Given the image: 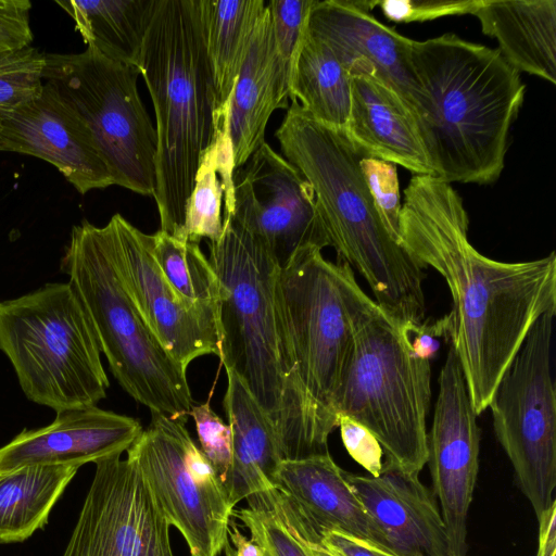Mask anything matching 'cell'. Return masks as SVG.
Listing matches in <instances>:
<instances>
[{"label": "cell", "mask_w": 556, "mask_h": 556, "mask_svg": "<svg viewBox=\"0 0 556 556\" xmlns=\"http://www.w3.org/2000/svg\"><path fill=\"white\" fill-rule=\"evenodd\" d=\"M170 527L190 556H218L228 543L232 506L228 491L187 429V416L151 413L128 448Z\"/></svg>", "instance_id": "cell-12"}, {"label": "cell", "mask_w": 556, "mask_h": 556, "mask_svg": "<svg viewBox=\"0 0 556 556\" xmlns=\"http://www.w3.org/2000/svg\"><path fill=\"white\" fill-rule=\"evenodd\" d=\"M208 260L218 282L219 358L267 416L283 459L326 454L328 435L301 384L279 293L280 266L232 215Z\"/></svg>", "instance_id": "cell-2"}, {"label": "cell", "mask_w": 556, "mask_h": 556, "mask_svg": "<svg viewBox=\"0 0 556 556\" xmlns=\"http://www.w3.org/2000/svg\"><path fill=\"white\" fill-rule=\"evenodd\" d=\"M289 99L318 122L344 130L351 74L334 52L304 28L290 63Z\"/></svg>", "instance_id": "cell-27"}, {"label": "cell", "mask_w": 556, "mask_h": 556, "mask_svg": "<svg viewBox=\"0 0 556 556\" xmlns=\"http://www.w3.org/2000/svg\"><path fill=\"white\" fill-rule=\"evenodd\" d=\"M232 181V215L280 267L302 248L330 247L312 186L267 142L233 170Z\"/></svg>", "instance_id": "cell-14"}, {"label": "cell", "mask_w": 556, "mask_h": 556, "mask_svg": "<svg viewBox=\"0 0 556 556\" xmlns=\"http://www.w3.org/2000/svg\"><path fill=\"white\" fill-rule=\"evenodd\" d=\"M279 293L301 384L329 437L338 427L333 397L371 299L350 265L326 260L316 247L298 250L280 267Z\"/></svg>", "instance_id": "cell-9"}, {"label": "cell", "mask_w": 556, "mask_h": 556, "mask_svg": "<svg viewBox=\"0 0 556 556\" xmlns=\"http://www.w3.org/2000/svg\"><path fill=\"white\" fill-rule=\"evenodd\" d=\"M427 445L432 492L446 529L450 556H466L468 515L479 471L480 432L452 346L440 371Z\"/></svg>", "instance_id": "cell-15"}, {"label": "cell", "mask_w": 556, "mask_h": 556, "mask_svg": "<svg viewBox=\"0 0 556 556\" xmlns=\"http://www.w3.org/2000/svg\"><path fill=\"white\" fill-rule=\"evenodd\" d=\"M30 9L28 0H0V52L31 45Z\"/></svg>", "instance_id": "cell-40"}, {"label": "cell", "mask_w": 556, "mask_h": 556, "mask_svg": "<svg viewBox=\"0 0 556 556\" xmlns=\"http://www.w3.org/2000/svg\"><path fill=\"white\" fill-rule=\"evenodd\" d=\"M536 519L539 536L535 556H556V502Z\"/></svg>", "instance_id": "cell-42"}, {"label": "cell", "mask_w": 556, "mask_h": 556, "mask_svg": "<svg viewBox=\"0 0 556 556\" xmlns=\"http://www.w3.org/2000/svg\"><path fill=\"white\" fill-rule=\"evenodd\" d=\"M137 66L87 47L46 54L43 81L79 115L104 159L114 185L154 195L157 136L138 92Z\"/></svg>", "instance_id": "cell-10"}, {"label": "cell", "mask_w": 556, "mask_h": 556, "mask_svg": "<svg viewBox=\"0 0 556 556\" xmlns=\"http://www.w3.org/2000/svg\"><path fill=\"white\" fill-rule=\"evenodd\" d=\"M399 226L400 243L450 290L448 341L479 416L532 326L556 309V255L518 263L482 255L468 240L462 198L433 175L412 176Z\"/></svg>", "instance_id": "cell-1"}, {"label": "cell", "mask_w": 556, "mask_h": 556, "mask_svg": "<svg viewBox=\"0 0 556 556\" xmlns=\"http://www.w3.org/2000/svg\"><path fill=\"white\" fill-rule=\"evenodd\" d=\"M248 507L232 513L250 531L264 556H312L305 543L281 519L265 492L247 498Z\"/></svg>", "instance_id": "cell-32"}, {"label": "cell", "mask_w": 556, "mask_h": 556, "mask_svg": "<svg viewBox=\"0 0 556 556\" xmlns=\"http://www.w3.org/2000/svg\"><path fill=\"white\" fill-rule=\"evenodd\" d=\"M138 67L155 112L160 230L181 239L200 161L218 130L201 0H156Z\"/></svg>", "instance_id": "cell-5"}, {"label": "cell", "mask_w": 556, "mask_h": 556, "mask_svg": "<svg viewBox=\"0 0 556 556\" xmlns=\"http://www.w3.org/2000/svg\"><path fill=\"white\" fill-rule=\"evenodd\" d=\"M285 159L312 186L330 247L356 268L376 303L396 324L424 320V268L386 226L342 129L327 126L292 101L275 134Z\"/></svg>", "instance_id": "cell-3"}, {"label": "cell", "mask_w": 556, "mask_h": 556, "mask_svg": "<svg viewBox=\"0 0 556 556\" xmlns=\"http://www.w3.org/2000/svg\"><path fill=\"white\" fill-rule=\"evenodd\" d=\"M108 224L119 274L166 352L186 371L198 357L219 356L216 315L189 305L175 292L153 256L151 235L121 214H114Z\"/></svg>", "instance_id": "cell-16"}, {"label": "cell", "mask_w": 556, "mask_h": 556, "mask_svg": "<svg viewBox=\"0 0 556 556\" xmlns=\"http://www.w3.org/2000/svg\"><path fill=\"white\" fill-rule=\"evenodd\" d=\"M77 470L61 465L0 470V543L23 542L43 528Z\"/></svg>", "instance_id": "cell-29"}, {"label": "cell", "mask_w": 556, "mask_h": 556, "mask_svg": "<svg viewBox=\"0 0 556 556\" xmlns=\"http://www.w3.org/2000/svg\"><path fill=\"white\" fill-rule=\"evenodd\" d=\"M430 362L417 357L401 326L371 299L362 312L333 410L367 428L384 463L419 475L427 464Z\"/></svg>", "instance_id": "cell-7"}, {"label": "cell", "mask_w": 556, "mask_h": 556, "mask_svg": "<svg viewBox=\"0 0 556 556\" xmlns=\"http://www.w3.org/2000/svg\"><path fill=\"white\" fill-rule=\"evenodd\" d=\"M189 415L195 425L200 450L227 489L233 462L232 431L229 424L213 410L208 401L193 405Z\"/></svg>", "instance_id": "cell-34"}, {"label": "cell", "mask_w": 556, "mask_h": 556, "mask_svg": "<svg viewBox=\"0 0 556 556\" xmlns=\"http://www.w3.org/2000/svg\"><path fill=\"white\" fill-rule=\"evenodd\" d=\"M226 374L223 405L232 431L233 448L227 490L235 507L242 500L275 489L273 477L283 456L261 406L233 372L226 370Z\"/></svg>", "instance_id": "cell-25"}, {"label": "cell", "mask_w": 556, "mask_h": 556, "mask_svg": "<svg viewBox=\"0 0 556 556\" xmlns=\"http://www.w3.org/2000/svg\"><path fill=\"white\" fill-rule=\"evenodd\" d=\"M0 350L25 395L56 413L94 406L106 395L101 350L70 282L0 302Z\"/></svg>", "instance_id": "cell-8"}, {"label": "cell", "mask_w": 556, "mask_h": 556, "mask_svg": "<svg viewBox=\"0 0 556 556\" xmlns=\"http://www.w3.org/2000/svg\"><path fill=\"white\" fill-rule=\"evenodd\" d=\"M228 540L224 548L226 556H264L262 547L251 538L248 539L233 520L230 521Z\"/></svg>", "instance_id": "cell-43"}, {"label": "cell", "mask_w": 556, "mask_h": 556, "mask_svg": "<svg viewBox=\"0 0 556 556\" xmlns=\"http://www.w3.org/2000/svg\"><path fill=\"white\" fill-rule=\"evenodd\" d=\"M288 77L289 71L276 49L266 4L229 101L227 129L235 170L265 142L273 112L289 108Z\"/></svg>", "instance_id": "cell-23"}, {"label": "cell", "mask_w": 556, "mask_h": 556, "mask_svg": "<svg viewBox=\"0 0 556 556\" xmlns=\"http://www.w3.org/2000/svg\"><path fill=\"white\" fill-rule=\"evenodd\" d=\"M343 445L350 456L367 470L368 475L377 477L383 469V451L374 434L361 424L346 416H338Z\"/></svg>", "instance_id": "cell-39"}, {"label": "cell", "mask_w": 556, "mask_h": 556, "mask_svg": "<svg viewBox=\"0 0 556 556\" xmlns=\"http://www.w3.org/2000/svg\"><path fill=\"white\" fill-rule=\"evenodd\" d=\"M379 2L315 0L305 29L326 43L350 74L368 73L388 85L407 104L417 122L427 98L412 62L414 40L369 13Z\"/></svg>", "instance_id": "cell-17"}, {"label": "cell", "mask_w": 556, "mask_h": 556, "mask_svg": "<svg viewBox=\"0 0 556 556\" xmlns=\"http://www.w3.org/2000/svg\"><path fill=\"white\" fill-rule=\"evenodd\" d=\"M170 525L136 459L101 460L62 556H175Z\"/></svg>", "instance_id": "cell-13"}, {"label": "cell", "mask_w": 556, "mask_h": 556, "mask_svg": "<svg viewBox=\"0 0 556 556\" xmlns=\"http://www.w3.org/2000/svg\"><path fill=\"white\" fill-rule=\"evenodd\" d=\"M0 151L51 163L81 194L114 185L89 128L46 81L35 100L0 110Z\"/></svg>", "instance_id": "cell-18"}, {"label": "cell", "mask_w": 556, "mask_h": 556, "mask_svg": "<svg viewBox=\"0 0 556 556\" xmlns=\"http://www.w3.org/2000/svg\"><path fill=\"white\" fill-rule=\"evenodd\" d=\"M345 478L389 547L400 556H450L440 507L419 475L383 462L377 477L345 471Z\"/></svg>", "instance_id": "cell-20"}, {"label": "cell", "mask_w": 556, "mask_h": 556, "mask_svg": "<svg viewBox=\"0 0 556 556\" xmlns=\"http://www.w3.org/2000/svg\"><path fill=\"white\" fill-rule=\"evenodd\" d=\"M201 3L216 122L220 127L227 121L229 101L266 3L264 0H201Z\"/></svg>", "instance_id": "cell-26"}, {"label": "cell", "mask_w": 556, "mask_h": 556, "mask_svg": "<svg viewBox=\"0 0 556 556\" xmlns=\"http://www.w3.org/2000/svg\"><path fill=\"white\" fill-rule=\"evenodd\" d=\"M233 162L227 123L203 154L187 202L182 240L216 242L224 229V216L233 212Z\"/></svg>", "instance_id": "cell-30"}, {"label": "cell", "mask_w": 556, "mask_h": 556, "mask_svg": "<svg viewBox=\"0 0 556 556\" xmlns=\"http://www.w3.org/2000/svg\"><path fill=\"white\" fill-rule=\"evenodd\" d=\"M142 431L138 419L97 405L59 412L52 424L24 430L0 447V470L97 464L127 452Z\"/></svg>", "instance_id": "cell-19"}, {"label": "cell", "mask_w": 556, "mask_h": 556, "mask_svg": "<svg viewBox=\"0 0 556 556\" xmlns=\"http://www.w3.org/2000/svg\"><path fill=\"white\" fill-rule=\"evenodd\" d=\"M273 484L314 532L337 531L390 548L329 453L282 459Z\"/></svg>", "instance_id": "cell-21"}, {"label": "cell", "mask_w": 556, "mask_h": 556, "mask_svg": "<svg viewBox=\"0 0 556 556\" xmlns=\"http://www.w3.org/2000/svg\"><path fill=\"white\" fill-rule=\"evenodd\" d=\"M481 0H386L379 7L393 22H425L451 15L472 14Z\"/></svg>", "instance_id": "cell-37"}, {"label": "cell", "mask_w": 556, "mask_h": 556, "mask_svg": "<svg viewBox=\"0 0 556 556\" xmlns=\"http://www.w3.org/2000/svg\"><path fill=\"white\" fill-rule=\"evenodd\" d=\"M472 14L517 72L556 84V0H481Z\"/></svg>", "instance_id": "cell-24"}, {"label": "cell", "mask_w": 556, "mask_h": 556, "mask_svg": "<svg viewBox=\"0 0 556 556\" xmlns=\"http://www.w3.org/2000/svg\"><path fill=\"white\" fill-rule=\"evenodd\" d=\"M413 353L430 362L439 351L440 340H448L450 320L447 314L435 320H422L418 324L400 325Z\"/></svg>", "instance_id": "cell-41"}, {"label": "cell", "mask_w": 556, "mask_h": 556, "mask_svg": "<svg viewBox=\"0 0 556 556\" xmlns=\"http://www.w3.org/2000/svg\"><path fill=\"white\" fill-rule=\"evenodd\" d=\"M555 313H545L532 326L488 406L497 441L536 518L556 502V391L551 371Z\"/></svg>", "instance_id": "cell-11"}, {"label": "cell", "mask_w": 556, "mask_h": 556, "mask_svg": "<svg viewBox=\"0 0 556 556\" xmlns=\"http://www.w3.org/2000/svg\"><path fill=\"white\" fill-rule=\"evenodd\" d=\"M314 1L270 0L266 3L270 14L276 49L288 71Z\"/></svg>", "instance_id": "cell-36"}, {"label": "cell", "mask_w": 556, "mask_h": 556, "mask_svg": "<svg viewBox=\"0 0 556 556\" xmlns=\"http://www.w3.org/2000/svg\"><path fill=\"white\" fill-rule=\"evenodd\" d=\"M415 75L427 98L417 128L433 176L486 185L505 163L525 84L498 49L444 34L413 41Z\"/></svg>", "instance_id": "cell-4"}, {"label": "cell", "mask_w": 556, "mask_h": 556, "mask_svg": "<svg viewBox=\"0 0 556 556\" xmlns=\"http://www.w3.org/2000/svg\"><path fill=\"white\" fill-rule=\"evenodd\" d=\"M295 534L312 556H400L386 546L337 531L316 533L303 528Z\"/></svg>", "instance_id": "cell-38"}, {"label": "cell", "mask_w": 556, "mask_h": 556, "mask_svg": "<svg viewBox=\"0 0 556 556\" xmlns=\"http://www.w3.org/2000/svg\"><path fill=\"white\" fill-rule=\"evenodd\" d=\"M153 256L175 292L189 305L216 315L218 282L200 243L165 231L151 235Z\"/></svg>", "instance_id": "cell-31"}, {"label": "cell", "mask_w": 556, "mask_h": 556, "mask_svg": "<svg viewBox=\"0 0 556 556\" xmlns=\"http://www.w3.org/2000/svg\"><path fill=\"white\" fill-rule=\"evenodd\" d=\"M46 53L25 46L0 52V110L22 106L43 89Z\"/></svg>", "instance_id": "cell-33"}, {"label": "cell", "mask_w": 556, "mask_h": 556, "mask_svg": "<svg viewBox=\"0 0 556 556\" xmlns=\"http://www.w3.org/2000/svg\"><path fill=\"white\" fill-rule=\"evenodd\" d=\"M156 0L55 1L74 21L87 47L127 65H139ZM139 68V67H138Z\"/></svg>", "instance_id": "cell-28"}, {"label": "cell", "mask_w": 556, "mask_h": 556, "mask_svg": "<svg viewBox=\"0 0 556 556\" xmlns=\"http://www.w3.org/2000/svg\"><path fill=\"white\" fill-rule=\"evenodd\" d=\"M359 164L386 226L400 242L399 225L402 202L396 165L369 156L362 157Z\"/></svg>", "instance_id": "cell-35"}, {"label": "cell", "mask_w": 556, "mask_h": 556, "mask_svg": "<svg viewBox=\"0 0 556 556\" xmlns=\"http://www.w3.org/2000/svg\"><path fill=\"white\" fill-rule=\"evenodd\" d=\"M343 131L365 156L400 165L413 175H433L413 112L368 73L351 74V104Z\"/></svg>", "instance_id": "cell-22"}, {"label": "cell", "mask_w": 556, "mask_h": 556, "mask_svg": "<svg viewBox=\"0 0 556 556\" xmlns=\"http://www.w3.org/2000/svg\"><path fill=\"white\" fill-rule=\"evenodd\" d=\"M61 264L124 391L151 413L188 416L193 400L187 371L132 301L114 260L109 224L98 227L84 220L74 226Z\"/></svg>", "instance_id": "cell-6"}]
</instances>
